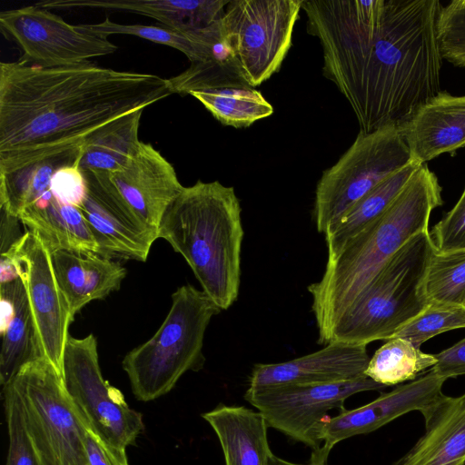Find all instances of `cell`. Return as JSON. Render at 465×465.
<instances>
[{
  "label": "cell",
  "instance_id": "36",
  "mask_svg": "<svg viewBox=\"0 0 465 465\" xmlns=\"http://www.w3.org/2000/svg\"><path fill=\"white\" fill-rule=\"evenodd\" d=\"M437 252L465 248V187L456 204L430 231Z\"/></svg>",
  "mask_w": 465,
  "mask_h": 465
},
{
  "label": "cell",
  "instance_id": "32",
  "mask_svg": "<svg viewBox=\"0 0 465 465\" xmlns=\"http://www.w3.org/2000/svg\"><path fill=\"white\" fill-rule=\"evenodd\" d=\"M428 302L463 305L465 302V248L433 253L426 279Z\"/></svg>",
  "mask_w": 465,
  "mask_h": 465
},
{
  "label": "cell",
  "instance_id": "8",
  "mask_svg": "<svg viewBox=\"0 0 465 465\" xmlns=\"http://www.w3.org/2000/svg\"><path fill=\"white\" fill-rule=\"evenodd\" d=\"M413 162L399 126L358 134L341 157L320 178L312 216L319 232L345 214L377 184Z\"/></svg>",
  "mask_w": 465,
  "mask_h": 465
},
{
  "label": "cell",
  "instance_id": "11",
  "mask_svg": "<svg viewBox=\"0 0 465 465\" xmlns=\"http://www.w3.org/2000/svg\"><path fill=\"white\" fill-rule=\"evenodd\" d=\"M384 388L363 376L332 383L248 388L244 399L262 414L268 427L315 450L322 446L320 432L329 411L345 410V401L356 393Z\"/></svg>",
  "mask_w": 465,
  "mask_h": 465
},
{
  "label": "cell",
  "instance_id": "5",
  "mask_svg": "<svg viewBox=\"0 0 465 465\" xmlns=\"http://www.w3.org/2000/svg\"><path fill=\"white\" fill-rule=\"evenodd\" d=\"M435 251L430 230L408 240L339 320L326 344L368 345L392 338L429 303L424 284Z\"/></svg>",
  "mask_w": 465,
  "mask_h": 465
},
{
  "label": "cell",
  "instance_id": "17",
  "mask_svg": "<svg viewBox=\"0 0 465 465\" xmlns=\"http://www.w3.org/2000/svg\"><path fill=\"white\" fill-rule=\"evenodd\" d=\"M369 361L367 345L332 341L317 351L287 361L255 364L248 388L351 381L365 376Z\"/></svg>",
  "mask_w": 465,
  "mask_h": 465
},
{
  "label": "cell",
  "instance_id": "1",
  "mask_svg": "<svg viewBox=\"0 0 465 465\" xmlns=\"http://www.w3.org/2000/svg\"><path fill=\"white\" fill-rule=\"evenodd\" d=\"M439 0H303L323 75L354 112L360 133L400 126L440 92Z\"/></svg>",
  "mask_w": 465,
  "mask_h": 465
},
{
  "label": "cell",
  "instance_id": "21",
  "mask_svg": "<svg viewBox=\"0 0 465 465\" xmlns=\"http://www.w3.org/2000/svg\"><path fill=\"white\" fill-rule=\"evenodd\" d=\"M0 382L5 387L23 366L42 357L30 304L20 277L0 283Z\"/></svg>",
  "mask_w": 465,
  "mask_h": 465
},
{
  "label": "cell",
  "instance_id": "10",
  "mask_svg": "<svg viewBox=\"0 0 465 465\" xmlns=\"http://www.w3.org/2000/svg\"><path fill=\"white\" fill-rule=\"evenodd\" d=\"M303 0H230L221 19L226 41L252 88L281 68Z\"/></svg>",
  "mask_w": 465,
  "mask_h": 465
},
{
  "label": "cell",
  "instance_id": "6",
  "mask_svg": "<svg viewBox=\"0 0 465 465\" xmlns=\"http://www.w3.org/2000/svg\"><path fill=\"white\" fill-rule=\"evenodd\" d=\"M221 311L203 290L191 284L177 288L154 335L124 357L123 369L137 400H155L168 393L185 372L203 367L204 334Z\"/></svg>",
  "mask_w": 465,
  "mask_h": 465
},
{
  "label": "cell",
  "instance_id": "13",
  "mask_svg": "<svg viewBox=\"0 0 465 465\" xmlns=\"http://www.w3.org/2000/svg\"><path fill=\"white\" fill-rule=\"evenodd\" d=\"M6 252L18 264L41 357L62 376L68 328L74 317L54 275L51 252L40 237L28 230Z\"/></svg>",
  "mask_w": 465,
  "mask_h": 465
},
{
  "label": "cell",
  "instance_id": "26",
  "mask_svg": "<svg viewBox=\"0 0 465 465\" xmlns=\"http://www.w3.org/2000/svg\"><path fill=\"white\" fill-rule=\"evenodd\" d=\"M84 145L49 155L21 168L0 173V208L18 218L50 189L54 174L61 167L81 160Z\"/></svg>",
  "mask_w": 465,
  "mask_h": 465
},
{
  "label": "cell",
  "instance_id": "37",
  "mask_svg": "<svg viewBox=\"0 0 465 465\" xmlns=\"http://www.w3.org/2000/svg\"><path fill=\"white\" fill-rule=\"evenodd\" d=\"M80 162L81 160L58 169L52 178L49 189L61 203L77 208L83 203L87 189Z\"/></svg>",
  "mask_w": 465,
  "mask_h": 465
},
{
  "label": "cell",
  "instance_id": "18",
  "mask_svg": "<svg viewBox=\"0 0 465 465\" xmlns=\"http://www.w3.org/2000/svg\"><path fill=\"white\" fill-rule=\"evenodd\" d=\"M399 128L419 164L465 147V95L440 91Z\"/></svg>",
  "mask_w": 465,
  "mask_h": 465
},
{
  "label": "cell",
  "instance_id": "40",
  "mask_svg": "<svg viewBox=\"0 0 465 465\" xmlns=\"http://www.w3.org/2000/svg\"><path fill=\"white\" fill-rule=\"evenodd\" d=\"M18 222V218L1 210V253L9 250L24 234L19 232Z\"/></svg>",
  "mask_w": 465,
  "mask_h": 465
},
{
  "label": "cell",
  "instance_id": "2",
  "mask_svg": "<svg viewBox=\"0 0 465 465\" xmlns=\"http://www.w3.org/2000/svg\"><path fill=\"white\" fill-rule=\"evenodd\" d=\"M172 94L156 74L85 61L0 64V173L81 147L110 123Z\"/></svg>",
  "mask_w": 465,
  "mask_h": 465
},
{
  "label": "cell",
  "instance_id": "16",
  "mask_svg": "<svg viewBox=\"0 0 465 465\" xmlns=\"http://www.w3.org/2000/svg\"><path fill=\"white\" fill-rule=\"evenodd\" d=\"M105 173L135 214L157 231L164 213L184 188L172 163L142 141L120 170Z\"/></svg>",
  "mask_w": 465,
  "mask_h": 465
},
{
  "label": "cell",
  "instance_id": "23",
  "mask_svg": "<svg viewBox=\"0 0 465 465\" xmlns=\"http://www.w3.org/2000/svg\"><path fill=\"white\" fill-rule=\"evenodd\" d=\"M220 441L225 465H269L268 424L261 412L243 406L219 405L202 414Z\"/></svg>",
  "mask_w": 465,
  "mask_h": 465
},
{
  "label": "cell",
  "instance_id": "31",
  "mask_svg": "<svg viewBox=\"0 0 465 465\" xmlns=\"http://www.w3.org/2000/svg\"><path fill=\"white\" fill-rule=\"evenodd\" d=\"M166 82L171 94H180L232 87H251L233 55L191 63L186 70L166 79Z\"/></svg>",
  "mask_w": 465,
  "mask_h": 465
},
{
  "label": "cell",
  "instance_id": "39",
  "mask_svg": "<svg viewBox=\"0 0 465 465\" xmlns=\"http://www.w3.org/2000/svg\"><path fill=\"white\" fill-rule=\"evenodd\" d=\"M437 363L431 370L449 379L465 375V338L435 354Z\"/></svg>",
  "mask_w": 465,
  "mask_h": 465
},
{
  "label": "cell",
  "instance_id": "35",
  "mask_svg": "<svg viewBox=\"0 0 465 465\" xmlns=\"http://www.w3.org/2000/svg\"><path fill=\"white\" fill-rule=\"evenodd\" d=\"M438 37L444 60L465 67V0L442 5L438 18Z\"/></svg>",
  "mask_w": 465,
  "mask_h": 465
},
{
  "label": "cell",
  "instance_id": "3",
  "mask_svg": "<svg viewBox=\"0 0 465 465\" xmlns=\"http://www.w3.org/2000/svg\"><path fill=\"white\" fill-rule=\"evenodd\" d=\"M443 203L441 186L421 164L391 204L333 257L322 277L310 284L318 343L330 332L385 262L412 236L429 230L434 209Z\"/></svg>",
  "mask_w": 465,
  "mask_h": 465
},
{
  "label": "cell",
  "instance_id": "33",
  "mask_svg": "<svg viewBox=\"0 0 465 465\" xmlns=\"http://www.w3.org/2000/svg\"><path fill=\"white\" fill-rule=\"evenodd\" d=\"M465 328V307L460 304L429 302L428 305L393 337L410 341L417 348L431 338Z\"/></svg>",
  "mask_w": 465,
  "mask_h": 465
},
{
  "label": "cell",
  "instance_id": "22",
  "mask_svg": "<svg viewBox=\"0 0 465 465\" xmlns=\"http://www.w3.org/2000/svg\"><path fill=\"white\" fill-rule=\"evenodd\" d=\"M230 0H54L36 3L45 9L76 7L123 10L152 17L167 27L192 31L219 21Z\"/></svg>",
  "mask_w": 465,
  "mask_h": 465
},
{
  "label": "cell",
  "instance_id": "12",
  "mask_svg": "<svg viewBox=\"0 0 465 465\" xmlns=\"http://www.w3.org/2000/svg\"><path fill=\"white\" fill-rule=\"evenodd\" d=\"M0 25L23 51L19 62L60 66L89 61L114 54L117 46L106 36L71 25L49 10L37 5L5 10Z\"/></svg>",
  "mask_w": 465,
  "mask_h": 465
},
{
  "label": "cell",
  "instance_id": "34",
  "mask_svg": "<svg viewBox=\"0 0 465 465\" xmlns=\"http://www.w3.org/2000/svg\"><path fill=\"white\" fill-rule=\"evenodd\" d=\"M9 445L6 465H42L26 429L19 395L10 382L3 387Z\"/></svg>",
  "mask_w": 465,
  "mask_h": 465
},
{
  "label": "cell",
  "instance_id": "30",
  "mask_svg": "<svg viewBox=\"0 0 465 465\" xmlns=\"http://www.w3.org/2000/svg\"><path fill=\"white\" fill-rule=\"evenodd\" d=\"M189 95L196 98L221 124L235 128L248 127L273 114L272 105L252 87L197 91Z\"/></svg>",
  "mask_w": 465,
  "mask_h": 465
},
{
  "label": "cell",
  "instance_id": "19",
  "mask_svg": "<svg viewBox=\"0 0 465 465\" xmlns=\"http://www.w3.org/2000/svg\"><path fill=\"white\" fill-rule=\"evenodd\" d=\"M420 413L423 435L393 465H465V393L442 394Z\"/></svg>",
  "mask_w": 465,
  "mask_h": 465
},
{
  "label": "cell",
  "instance_id": "24",
  "mask_svg": "<svg viewBox=\"0 0 465 465\" xmlns=\"http://www.w3.org/2000/svg\"><path fill=\"white\" fill-rule=\"evenodd\" d=\"M18 219L40 237L51 253L65 250L99 255L98 244L81 211L61 203L50 191Z\"/></svg>",
  "mask_w": 465,
  "mask_h": 465
},
{
  "label": "cell",
  "instance_id": "25",
  "mask_svg": "<svg viewBox=\"0 0 465 465\" xmlns=\"http://www.w3.org/2000/svg\"><path fill=\"white\" fill-rule=\"evenodd\" d=\"M221 19L205 28L192 31L167 26L118 24L108 17L97 24L80 25L85 31L106 37L112 35H130L164 45L183 53L191 63H198L233 55L223 35Z\"/></svg>",
  "mask_w": 465,
  "mask_h": 465
},
{
  "label": "cell",
  "instance_id": "14",
  "mask_svg": "<svg viewBox=\"0 0 465 465\" xmlns=\"http://www.w3.org/2000/svg\"><path fill=\"white\" fill-rule=\"evenodd\" d=\"M86 194L79 210L90 227L99 255L145 262L157 230L143 223L120 196L105 172L82 171Z\"/></svg>",
  "mask_w": 465,
  "mask_h": 465
},
{
  "label": "cell",
  "instance_id": "28",
  "mask_svg": "<svg viewBox=\"0 0 465 465\" xmlns=\"http://www.w3.org/2000/svg\"><path fill=\"white\" fill-rule=\"evenodd\" d=\"M143 110H137L103 127L84 145L82 171L120 170L140 143L138 130Z\"/></svg>",
  "mask_w": 465,
  "mask_h": 465
},
{
  "label": "cell",
  "instance_id": "4",
  "mask_svg": "<svg viewBox=\"0 0 465 465\" xmlns=\"http://www.w3.org/2000/svg\"><path fill=\"white\" fill-rule=\"evenodd\" d=\"M233 187L218 181L184 187L164 213L158 238L180 253L223 311L238 299L244 231Z\"/></svg>",
  "mask_w": 465,
  "mask_h": 465
},
{
  "label": "cell",
  "instance_id": "41",
  "mask_svg": "<svg viewBox=\"0 0 465 465\" xmlns=\"http://www.w3.org/2000/svg\"><path fill=\"white\" fill-rule=\"evenodd\" d=\"M269 465H327V460H320L311 456L310 461L308 463L300 464L286 460L272 454L270 458Z\"/></svg>",
  "mask_w": 465,
  "mask_h": 465
},
{
  "label": "cell",
  "instance_id": "29",
  "mask_svg": "<svg viewBox=\"0 0 465 465\" xmlns=\"http://www.w3.org/2000/svg\"><path fill=\"white\" fill-rule=\"evenodd\" d=\"M437 363L435 354L423 352L410 341L392 337L370 358L364 375L385 387L411 381Z\"/></svg>",
  "mask_w": 465,
  "mask_h": 465
},
{
  "label": "cell",
  "instance_id": "20",
  "mask_svg": "<svg viewBox=\"0 0 465 465\" xmlns=\"http://www.w3.org/2000/svg\"><path fill=\"white\" fill-rule=\"evenodd\" d=\"M54 275L73 317L86 304L120 289L126 269L96 253L59 250L51 253Z\"/></svg>",
  "mask_w": 465,
  "mask_h": 465
},
{
  "label": "cell",
  "instance_id": "38",
  "mask_svg": "<svg viewBox=\"0 0 465 465\" xmlns=\"http://www.w3.org/2000/svg\"><path fill=\"white\" fill-rule=\"evenodd\" d=\"M84 449L87 465H128L124 450L106 443L88 427Z\"/></svg>",
  "mask_w": 465,
  "mask_h": 465
},
{
  "label": "cell",
  "instance_id": "7",
  "mask_svg": "<svg viewBox=\"0 0 465 465\" xmlns=\"http://www.w3.org/2000/svg\"><path fill=\"white\" fill-rule=\"evenodd\" d=\"M11 383L41 464L87 465V425L54 367L44 358L36 359L23 366Z\"/></svg>",
  "mask_w": 465,
  "mask_h": 465
},
{
  "label": "cell",
  "instance_id": "42",
  "mask_svg": "<svg viewBox=\"0 0 465 465\" xmlns=\"http://www.w3.org/2000/svg\"><path fill=\"white\" fill-rule=\"evenodd\" d=\"M463 306L465 307V302H464Z\"/></svg>",
  "mask_w": 465,
  "mask_h": 465
},
{
  "label": "cell",
  "instance_id": "27",
  "mask_svg": "<svg viewBox=\"0 0 465 465\" xmlns=\"http://www.w3.org/2000/svg\"><path fill=\"white\" fill-rule=\"evenodd\" d=\"M421 164L411 162L367 193L325 232L328 257L335 256L345 243L379 217L397 198Z\"/></svg>",
  "mask_w": 465,
  "mask_h": 465
},
{
  "label": "cell",
  "instance_id": "15",
  "mask_svg": "<svg viewBox=\"0 0 465 465\" xmlns=\"http://www.w3.org/2000/svg\"><path fill=\"white\" fill-rule=\"evenodd\" d=\"M446 381L430 369L411 381L381 393L363 406L329 416L320 432L322 445L312 450V456L327 460L331 450L341 440L374 431L411 411L421 412L443 394Z\"/></svg>",
  "mask_w": 465,
  "mask_h": 465
},
{
  "label": "cell",
  "instance_id": "9",
  "mask_svg": "<svg viewBox=\"0 0 465 465\" xmlns=\"http://www.w3.org/2000/svg\"><path fill=\"white\" fill-rule=\"evenodd\" d=\"M62 379L67 395L89 429L120 450L135 443L144 430L142 414L131 409L121 391L104 380L93 333L84 338L69 335Z\"/></svg>",
  "mask_w": 465,
  "mask_h": 465
}]
</instances>
